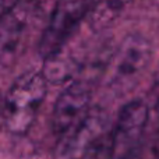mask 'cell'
I'll return each instance as SVG.
<instances>
[{
    "label": "cell",
    "instance_id": "8992f818",
    "mask_svg": "<svg viewBox=\"0 0 159 159\" xmlns=\"http://www.w3.org/2000/svg\"><path fill=\"white\" fill-rule=\"evenodd\" d=\"M91 112L89 87L75 81L59 95L52 112V130L59 138L85 120Z\"/></svg>",
    "mask_w": 159,
    "mask_h": 159
},
{
    "label": "cell",
    "instance_id": "5b68a950",
    "mask_svg": "<svg viewBox=\"0 0 159 159\" xmlns=\"http://www.w3.org/2000/svg\"><path fill=\"white\" fill-rule=\"evenodd\" d=\"M112 124L102 109H91L89 115L75 129L59 138L53 159H87L107 137Z\"/></svg>",
    "mask_w": 159,
    "mask_h": 159
},
{
    "label": "cell",
    "instance_id": "277c9868",
    "mask_svg": "<svg viewBox=\"0 0 159 159\" xmlns=\"http://www.w3.org/2000/svg\"><path fill=\"white\" fill-rule=\"evenodd\" d=\"M95 0H57L39 41V53L45 60L59 53L81 21L88 17Z\"/></svg>",
    "mask_w": 159,
    "mask_h": 159
},
{
    "label": "cell",
    "instance_id": "9c48e42d",
    "mask_svg": "<svg viewBox=\"0 0 159 159\" xmlns=\"http://www.w3.org/2000/svg\"><path fill=\"white\" fill-rule=\"evenodd\" d=\"M131 0H95L88 14V24L93 31L106 28Z\"/></svg>",
    "mask_w": 159,
    "mask_h": 159
},
{
    "label": "cell",
    "instance_id": "ba28073f",
    "mask_svg": "<svg viewBox=\"0 0 159 159\" xmlns=\"http://www.w3.org/2000/svg\"><path fill=\"white\" fill-rule=\"evenodd\" d=\"M80 71L78 60L71 55L66 53L64 48L52 57L46 59V64L43 67V75L49 82H63L71 78Z\"/></svg>",
    "mask_w": 159,
    "mask_h": 159
},
{
    "label": "cell",
    "instance_id": "3957f363",
    "mask_svg": "<svg viewBox=\"0 0 159 159\" xmlns=\"http://www.w3.org/2000/svg\"><path fill=\"white\" fill-rule=\"evenodd\" d=\"M149 109L141 99L120 109L110 129L109 159H140L144 149Z\"/></svg>",
    "mask_w": 159,
    "mask_h": 159
},
{
    "label": "cell",
    "instance_id": "6da1fadb",
    "mask_svg": "<svg viewBox=\"0 0 159 159\" xmlns=\"http://www.w3.org/2000/svg\"><path fill=\"white\" fill-rule=\"evenodd\" d=\"M48 92L43 73H25L14 80L3 101V126L10 134L22 135L32 127Z\"/></svg>",
    "mask_w": 159,
    "mask_h": 159
},
{
    "label": "cell",
    "instance_id": "7a4b0ae2",
    "mask_svg": "<svg viewBox=\"0 0 159 159\" xmlns=\"http://www.w3.org/2000/svg\"><path fill=\"white\" fill-rule=\"evenodd\" d=\"M152 45L140 34H130L113 52L109 60L107 87L119 93L130 91L148 69Z\"/></svg>",
    "mask_w": 159,
    "mask_h": 159
},
{
    "label": "cell",
    "instance_id": "52a82bcc",
    "mask_svg": "<svg viewBox=\"0 0 159 159\" xmlns=\"http://www.w3.org/2000/svg\"><path fill=\"white\" fill-rule=\"evenodd\" d=\"M25 28V14L17 7L16 0L10 4L3 2L2 8V36H0V53L2 64L8 66L14 60Z\"/></svg>",
    "mask_w": 159,
    "mask_h": 159
}]
</instances>
